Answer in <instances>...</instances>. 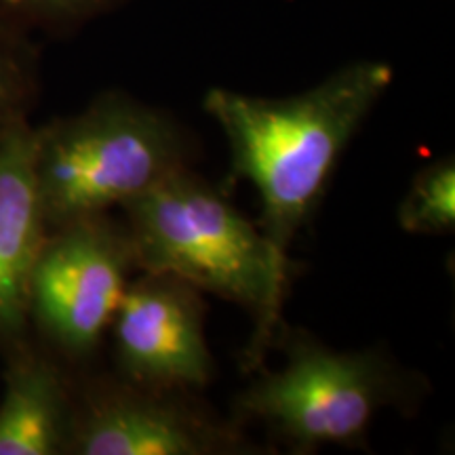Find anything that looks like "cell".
<instances>
[{
	"label": "cell",
	"instance_id": "obj_8",
	"mask_svg": "<svg viewBox=\"0 0 455 455\" xmlns=\"http://www.w3.org/2000/svg\"><path fill=\"white\" fill-rule=\"evenodd\" d=\"M36 129L28 118L0 129V346L13 350L30 321L34 266L49 235L36 184Z\"/></svg>",
	"mask_w": 455,
	"mask_h": 455
},
{
	"label": "cell",
	"instance_id": "obj_11",
	"mask_svg": "<svg viewBox=\"0 0 455 455\" xmlns=\"http://www.w3.org/2000/svg\"><path fill=\"white\" fill-rule=\"evenodd\" d=\"M36 91V51L24 30L0 20V129L26 116Z\"/></svg>",
	"mask_w": 455,
	"mask_h": 455
},
{
	"label": "cell",
	"instance_id": "obj_7",
	"mask_svg": "<svg viewBox=\"0 0 455 455\" xmlns=\"http://www.w3.org/2000/svg\"><path fill=\"white\" fill-rule=\"evenodd\" d=\"M110 327L127 382L188 395L213 382L201 291L181 278L144 272L129 283Z\"/></svg>",
	"mask_w": 455,
	"mask_h": 455
},
{
	"label": "cell",
	"instance_id": "obj_3",
	"mask_svg": "<svg viewBox=\"0 0 455 455\" xmlns=\"http://www.w3.org/2000/svg\"><path fill=\"white\" fill-rule=\"evenodd\" d=\"M190 141L169 114L127 93L36 129V184L49 230L108 215L188 167Z\"/></svg>",
	"mask_w": 455,
	"mask_h": 455
},
{
	"label": "cell",
	"instance_id": "obj_6",
	"mask_svg": "<svg viewBox=\"0 0 455 455\" xmlns=\"http://www.w3.org/2000/svg\"><path fill=\"white\" fill-rule=\"evenodd\" d=\"M101 378L74 398L68 451L76 455L259 453L236 422H221L181 396Z\"/></svg>",
	"mask_w": 455,
	"mask_h": 455
},
{
	"label": "cell",
	"instance_id": "obj_12",
	"mask_svg": "<svg viewBox=\"0 0 455 455\" xmlns=\"http://www.w3.org/2000/svg\"><path fill=\"white\" fill-rule=\"evenodd\" d=\"M121 0H0V20L26 30H61L91 20Z\"/></svg>",
	"mask_w": 455,
	"mask_h": 455
},
{
	"label": "cell",
	"instance_id": "obj_2",
	"mask_svg": "<svg viewBox=\"0 0 455 455\" xmlns=\"http://www.w3.org/2000/svg\"><path fill=\"white\" fill-rule=\"evenodd\" d=\"M123 212L135 268L181 278L255 318L247 369H258L281 327L287 255L190 167L124 204Z\"/></svg>",
	"mask_w": 455,
	"mask_h": 455
},
{
	"label": "cell",
	"instance_id": "obj_10",
	"mask_svg": "<svg viewBox=\"0 0 455 455\" xmlns=\"http://www.w3.org/2000/svg\"><path fill=\"white\" fill-rule=\"evenodd\" d=\"M398 224L409 235H447L455 228L453 156L426 164L413 175L398 204Z\"/></svg>",
	"mask_w": 455,
	"mask_h": 455
},
{
	"label": "cell",
	"instance_id": "obj_1",
	"mask_svg": "<svg viewBox=\"0 0 455 455\" xmlns=\"http://www.w3.org/2000/svg\"><path fill=\"white\" fill-rule=\"evenodd\" d=\"M382 61H355L287 98L209 89L204 112L220 124L232 175L251 181L261 201L259 228L287 255L312 220L356 131L392 84Z\"/></svg>",
	"mask_w": 455,
	"mask_h": 455
},
{
	"label": "cell",
	"instance_id": "obj_4",
	"mask_svg": "<svg viewBox=\"0 0 455 455\" xmlns=\"http://www.w3.org/2000/svg\"><path fill=\"white\" fill-rule=\"evenodd\" d=\"M281 346L284 365L238 392L232 422L261 424L293 453L361 447L378 413L413 395L411 375L379 350L339 352L301 329Z\"/></svg>",
	"mask_w": 455,
	"mask_h": 455
},
{
	"label": "cell",
	"instance_id": "obj_5",
	"mask_svg": "<svg viewBox=\"0 0 455 455\" xmlns=\"http://www.w3.org/2000/svg\"><path fill=\"white\" fill-rule=\"evenodd\" d=\"M135 268L124 226L108 218L53 228L30 284V318L72 361L89 358L110 329Z\"/></svg>",
	"mask_w": 455,
	"mask_h": 455
},
{
	"label": "cell",
	"instance_id": "obj_9",
	"mask_svg": "<svg viewBox=\"0 0 455 455\" xmlns=\"http://www.w3.org/2000/svg\"><path fill=\"white\" fill-rule=\"evenodd\" d=\"M74 396L60 367L26 339L9 350L0 401V455L68 451Z\"/></svg>",
	"mask_w": 455,
	"mask_h": 455
}]
</instances>
